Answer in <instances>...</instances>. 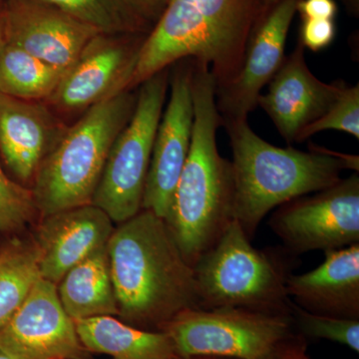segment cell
<instances>
[{"label": "cell", "instance_id": "6da1fadb", "mask_svg": "<svg viewBox=\"0 0 359 359\" xmlns=\"http://www.w3.org/2000/svg\"><path fill=\"white\" fill-rule=\"evenodd\" d=\"M120 320L150 332L185 309H200L193 266L164 219L142 209L114 229L107 244Z\"/></svg>", "mask_w": 359, "mask_h": 359}, {"label": "cell", "instance_id": "7a4b0ae2", "mask_svg": "<svg viewBox=\"0 0 359 359\" xmlns=\"http://www.w3.org/2000/svg\"><path fill=\"white\" fill-rule=\"evenodd\" d=\"M192 95L190 151L164 219L182 255L194 266L235 219L231 163L222 157L217 146L223 120L217 107L216 82L209 67L196 61Z\"/></svg>", "mask_w": 359, "mask_h": 359}, {"label": "cell", "instance_id": "3957f363", "mask_svg": "<svg viewBox=\"0 0 359 359\" xmlns=\"http://www.w3.org/2000/svg\"><path fill=\"white\" fill-rule=\"evenodd\" d=\"M233 160V219L254 240L269 212L320 192L339 181L344 169L358 173V156L309 145V152L280 148L255 133L247 119L224 120Z\"/></svg>", "mask_w": 359, "mask_h": 359}, {"label": "cell", "instance_id": "277c9868", "mask_svg": "<svg viewBox=\"0 0 359 359\" xmlns=\"http://www.w3.org/2000/svg\"><path fill=\"white\" fill-rule=\"evenodd\" d=\"M261 13V0H169L144 39L129 89L185 58L207 65L216 89L226 86Z\"/></svg>", "mask_w": 359, "mask_h": 359}, {"label": "cell", "instance_id": "5b68a950", "mask_svg": "<svg viewBox=\"0 0 359 359\" xmlns=\"http://www.w3.org/2000/svg\"><path fill=\"white\" fill-rule=\"evenodd\" d=\"M301 266L283 245L257 249L233 219L193 266L200 309L238 308L292 316L287 280Z\"/></svg>", "mask_w": 359, "mask_h": 359}, {"label": "cell", "instance_id": "8992f818", "mask_svg": "<svg viewBox=\"0 0 359 359\" xmlns=\"http://www.w3.org/2000/svg\"><path fill=\"white\" fill-rule=\"evenodd\" d=\"M136 99L125 90L92 106L66 128L33 179V198L43 218L92 204L110 149L133 114Z\"/></svg>", "mask_w": 359, "mask_h": 359}, {"label": "cell", "instance_id": "52a82bcc", "mask_svg": "<svg viewBox=\"0 0 359 359\" xmlns=\"http://www.w3.org/2000/svg\"><path fill=\"white\" fill-rule=\"evenodd\" d=\"M167 69L139 85L133 114L116 137L92 204L121 224L142 210L156 132L166 99Z\"/></svg>", "mask_w": 359, "mask_h": 359}, {"label": "cell", "instance_id": "ba28073f", "mask_svg": "<svg viewBox=\"0 0 359 359\" xmlns=\"http://www.w3.org/2000/svg\"><path fill=\"white\" fill-rule=\"evenodd\" d=\"M180 358L264 359L294 334L292 316L238 308L185 309L161 327Z\"/></svg>", "mask_w": 359, "mask_h": 359}, {"label": "cell", "instance_id": "9c48e42d", "mask_svg": "<svg viewBox=\"0 0 359 359\" xmlns=\"http://www.w3.org/2000/svg\"><path fill=\"white\" fill-rule=\"evenodd\" d=\"M268 224L282 245L297 257L359 244L358 173L280 205Z\"/></svg>", "mask_w": 359, "mask_h": 359}, {"label": "cell", "instance_id": "30bf717a", "mask_svg": "<svg viewBox=\"0 0 359 359\" xmlns=\"http://www.w3.org/2000/svg\"><path fill=\"white\" fill-rule=\"evenodd\" d=\"M143 42L96 35L65 71L49 102L66 112L86 111L129 90Z\"/></svg>", "mask_w": 359, "mask_h": 359}, {"label": "cell", "instance_id": "8fae6325", "mask_svg": "<svg viewBox=\"0 0 359 359\" xmlns=\"http://www.w3.org/2000/svg\"><path fill=\"white\" fill-rule=\"evenodd\" d=\"M0 344L21 359H91L61 304L57 285L42 278L0 330Z\"/></svg>", "mask_w": 359, "mask_h": 359}, {"label": "cell", "instance_id": "7c38bea8", "mask_svg": "<svg viewBox=\"0 0 359 359\" xmlns=\"http://www.w3.org/2000/svg\"><path fill=\"white\" fill-rule=\"evenodd\" d=\"M299 0H280L259 18L245 47L242 67L230 83L216 89L222 120L247 119L264 85L285 60V47Z\"/></svg>", "mask_w": 359, "mask_h": 359}, {"label": "cell", "instance_id": "4fadbf2b", "mask_svg": "<svg viewBox=\"0 0 359 359\" xmlns=\"http://www.w3.org/2000/svg\"><path fill=\"white\" fill-rule=\"evenodd\" d=\"M192 65L178 68L171 96L158 125L142 209L165 219L192 140Z\"/></svg>", "mask_w": 359, "mask_h": 359}, {"label": "cell", "instance_id": "5bb4252c", "mask_svg": "<svg viewBox=\"0 0 359 359\" xmlns=\"http://www.w3.org/2000/svg\"><path fill=\"white\" fill-rule=\"evenodd\" d=\"M98 34L41 0L4 1V40L60 69L67 70Z\"/></svg>", "mask_w": 359, "mask_h": 359}, {"label": "cell", "instance_id": "9a60e30c", "mask_svg": "<svg viewBox=\"0 0 359 359\" xmlns=\"http://www.w3.org/2000/svg\"><path fill=\"white\" fill-rule=\"evenodd\" d=\"M269 89L257 99V105L269 115L287 143L327 112L344 87V82L327 84L309 70L304 47L297 44L269 82Z\"/></svg>", "mask_w": 359, "mask_h": 359}, {"label": "cell", "instance_id": "2e32d148", "mask_svg": "<svg viewBox=\"0 0 359 359\" xmlns=\"http://www.w3.org/2000/svg\"><path fill=\"white\" fill-rule=\"evenodd\" d=\"M112 224L93 204L44 217L35 243L41 278L58 285L73 266L107 245L114 231Z\"/></svg>", "mask_w": 359, "mask_h": 359}, {"label": "cell", "instance_id": "e0dca14e", "mask_svg": "<svg viewBox=\"0 0 359 359\" xmlns=\"http://www.w3.org/2000/svg\"><path fill=\"white\" fill-rule=\"evenodd\" d=\"M65 130L39 101L0 93V154L23 183L34 179L42 161Z\"/></svg>", "mask_w": 359, "mask_h": 359}, {"label": "cell", "instance_id": "ac0fdd59", "mask_svg": "<svg viewBox=\"0 0 359 359\" xmlns=\"http://www.w3.org/2000/svg\"><path fill=\"white\" fill-rule=\"evenodd\" d=\"M287 290L309 313L359 320V244L325 252L318 268L290 275Z\"/></svg>", "mask_w": 359, "mask_h": 359}, {"label": "cell", "instance_id": "d6986e66", "mask_svg": "<svg viewBox=\"0 0 359 359\" xmlns=\"http://www.w3.org/2000/svg\"><path fill=\"white\" fill-rule=\"evenodd\" d=\"M78 337L89 353L112 359H172V340L163 332H150L127 325L114 316L74 320Z\"/></svg>", "mask_w": 359, "mask_h": 359}, {"label": "cell", "instance_id": "ffe728a7", "mask_svg": "<svg viewBox=\"0 0 359 359\" xmlns=\"http://www.w3.org/2000/svg\"><path fill=\"white\" fill-rule=\"evenodd\" d=\"M61 304L73 320L119 314L107 245L73 266L57 285Z\"/></svg>", "mask_w": 359, "mask_h": 359}, {"label": "cell", "instance_id": "44dd1931", "mask_svg": "<svg viewBox=\"0 0 359 359\" xmlns=\"http://www.w3.org/2000/svg\"><path fill=\"white\" fill-rule=\"evenodd\" d=\"M65 73L18 45L6 40L0 45V93L21 100H48Z\"/></svg>", "mask_w": 359, "mask_h": 359}, {"label": "cell", "instance_id": "7402d4cb", "mask_svg": "<svg viewBox=\"0 0 359 359\" xmlns=\"http://www.w3.org/2000/svg\"><path fill=\"white\" fill-rule=\"evenodd\" d=\"M39 278L35 243L13 241L0 250V330L18 313Z\"/></svg>", "mask_w": 359, "mask_h": 359}, {"label": "cell", "instance_id": "603a6c76", "mask_svg": "<svg viewBox=\"0 0 359 359\" xmlns=\"http://www.w3.org/2000/svg\"><path fill=\"white\" fill-rule=\"evenodd\" d=\"M102 34L134 33L147 21L141 18L124 0H41Z\"/></svg>", "mask_w": 359, "mask_h": 359}, {"label": "cell", "instance_id": "cb8c5ba5", "mask_svg": "<svg viewBox=\"0 0 359 359\" xmlns=\"http://www.w3.org/2000/svg\"><path fill=\"white\" fill-rule=\"evenodd\" d=\"M295 330L306 339H325L349 347L359 353V320L330 318L309 313L292 304Z\"/></svg>", "mask_w": 359, "mask_h": 359}, {"label": "cell", "instance_id": "d4e9b609", "mask_svg": "<svg viewBox=\"0 0 359 359\" xmlns=\"http://www.w3.org/2000/svg\"><path fill=\"white\" fill-rule=\"evenodd\" d=\"M327 130L346 132L359 139V86L344 85L327 112L297 135V142L308 140L309 137Z\"/></svg>", "mask_w": 359, "mask_h": 359}, {"label": "cell", "instance_id": "484cf974", "mask_svg": "<svg viewBox=\"0 0 359 359\" xmlns=\"http://www.w3.org/2000/svg\"><path fill=\"white\" fill-rule=\"evenodd\" d=\"M36 211L32 191L9 179L0 166V233L18 230Z\"/></svg>", "mask_w": 359, "mask_h": 359}, {"label": "cell", "instance_id": "4316f807", "mask_svg": "<svg viewBox=\"0 0 359 359\" xmlns=\"http://www.w3.org/2000/svg\"><path fill=\"white\" fill-rule=\"evenodd\" d=\"M337 34L334 20H302L299 43L309 50L318 52L332 43Z\"/></svg>", "mask_w": 359, "mask_h": 359}, {"label": "cell", "instance_id": "83f0119b", "mask_svg": "<svg viewBox=\"0 0 359 359\" xmlns=\"http://www.w3.org/2000/svg\"><path fill=\"white\" fill-rule=\"evenodd\" d=\"M308 339L295 332L287 339L283 340L275 351L264 359H313L308 353ZM172 359H238L219 358V356H194V358H180L174 356Z\"/></svg>", "mask_w": 359, "mask_h": 359}, {"label": "cell", "instance_id": "f1b7e54d", "mask_svg": "<svg viewBox=\"0 0 359 359\" xmlns=\"http://www.w3.org/2000/svg\"><path fill=\"white\" fill-rule=\"evenodd\" d=\"M297 11L302 20H332L337 13L334 0H299Z\"/></svg>", "mask_w": 359, "mask_h": 359}, {"label": "cell", "instance_id": "f546056e", "mask_svg": "<svg viewBox=\"0 0 359 359\" xmlns=\"http://www.w3.org/2000/svg\"><path fill=\"white\" fill-rule=\"evenodd\" d=\"M144 20H158L169 0H124Z\"/></svg>", "mask_w": 359, "mask_h": 359}, {"label": "cell", "instance_id": "4dcf8cb0", "mask_svg": "<svg viewBox=\"0 0 359 359\" xmlns=\"http://www.w3.org/2000/svg\"><path fill=\"white\" fill-rule=\"evenodd\" d=\"M4 1L0 0V45L4 41Z\"/></svg>", "mask_w": 359, "mask_h": 359}, {"label": "cell", "instance_id": "1f68e13d", "mask_svg": "<svg viewBox=\"0 0 359 359\" xmlns=\"http://www.w3.org/2000/svg\"><path fill=\"white\" fill-rule=\"evenodd\" d=\"M280 0H261L262 4V13L261 15L266 13L269 9H271V7L275 6L278 2H280Z\"/></svg>", "mask_w": 359, "mask_h": 359}, {"label": "cell", "instance_id": "d6a6232c", "mask_svg": "<svg viewBox=\"0 0 359 359\" xmlns=\"http://www.w3.org/2000/svg\"><path fill=\"white\" fill-rule=\"evenodd\" d=\"M0 359H21L0 344Z\"/></svg>", "mask_w": 359, "mask_h": 359}, {"label": "cell", "instance_id": "836d02e7", "mask_svg": "<svg viewBox=\"0 0 359 359\" xmlns=\"http://www.w3.org/2000/svg\"><path fill=\"white\" fill-rule=\"evenodd\" d=\"M347 6L353 13H358V0H346Z\"/></svg>", "mask_w": 359, "mask_h": 359}, {"label": "cell", "instance_id": "e575fe53", "mask_svg": "<svg viewBox=\"0 0 359 359\" xmlns=\"http://www.w3.org/2000/svg\"><path fill=\"white\" fill-rule=\"evenodd\" d=\"M53 359H59V358H53Z\"/></svg>", "mask_w": 359, "mask_h": 359}]
</instances>
